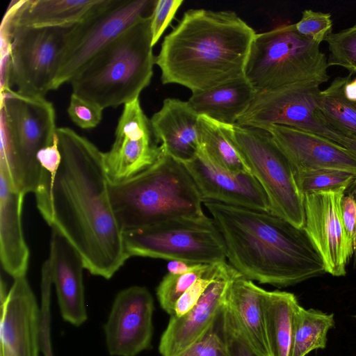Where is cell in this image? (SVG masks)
<instances>
[{"label": "cell", "mask_w": 356, "mask_h": 356, "mask_svg": "<svg viewBox=\"0 0 356 356\" xmlns=\"http://www.w3.org/2000/svg\"><path fill=\"white\" fill-rule=\"evenodd\" d=\"M295 179L302 195L321 191L349 187L356 181V175L350 172L321 168L295 172Z\"/></svg>", "instance_id": "30"}, {"label": "cell", "mask_w": 356, "mask_h": 356, "mask_svg": "<svg viewBox=\"0 0 356 356\" xmlns=\"http://www.w3.org/2000/svg\"><path fill=\"white\" fill-rule=\"evenodd\" d=\"M204 264L172 260L168 264V273L174 275L185 274L202 268Z\"/></svg>", "instance_id": "42"}, {"label": "cell", "mask_w": 356, "mask_h": 356, "mask_svg": "<svg viewBox=\"0 0 356 356\" xmlns=\"http://www.w3.org/2000/svg\"><path fill=\"white\" fill-rule=\"evenodd\" d=\"M209 264L185 274L168 273L156 289V296L161 308L170 316L179 298L203 275Z\"/></svg>", "instance_id": "33"}, {"label": "cell", "mask_w": 356, "mask_h": 356, "mask_svg": "<svg viewBox=\"0 0 356 356\" xmlns=\"http://www.w3.org/2000/svg\"><path fill=\"white\" fill-rule=\"evenodd\" d=\"M203 204L223 239L230 265L242 277L286 287L326 273L303 228L271 212L213 200Z\"/></svg>", "instance_id": "2"}, {"label": "cell", "mask_w": 356, "mask_h": 356, "mask_svg": "<svg viewBox=\"0 0 356 356\" xmlns=\"http://www.w3.org/2000/svg\"><path fill=\"white\" fill-rule=\"evenodd\" d=\"M51 228L48 260L60 314L65 321L79 326L88 318L83 280L84 264L67 238L56 228Z\"/></svg>", "instance_id": "20"}, {"label": "cell", "mask_w": 356, "mask_h": 356, "mask_svg": "<svg viewBox=\"0 0 356 356\" xmlns=\"http://www.w3.org/2000/svg\"><path fill=\"white\" fill-rule=\"evenodd\" d=\"M204 200L273 213L264 189L250 172L233 173L213 164L201 151L182 163Z\"/></svg>", "instance_id": "18"}, {"label": "cell", "mask_w": 356, "mask_h": 356, "mask_svg": "<svg viewBox=\"0 0 356 356\" xmlns=\"http://www.w3.org/2000/svg\"><path fill=\"white\" fill-rule=\"evenodd\" d=\"M344 93L348 99L356 102V78L353 79H351L346 84Z\"/></svg>", "instance_id": "44"}, {"label": "cell", "mask_w": 356, "mask_h": 356, "mask_svg": "<svg viewBox=\"0 0 356 356\" xmlns=\"http://www.w3.org/2000/svg\"><path fill=\"white\" fill-rule=\"evenodd\" d=\"M224 356H259L250 346L238 320L226 305L219 316Z\"/></svg>", "instance_id": "32"}, {"label": "cell", "mask_w": 356, "mask_h": 356, "mask_svg": "<svg viewBox=\"0 0 356 356\" xmlns=\"http://www.w3.org/2000/svg\"><path fill=\"white\" fill-rule=\"evenodd\" d=\"M351 74L336 77L318 95L319 111L326 124L343 136L356 138V102L348 99L344 93Z\"/></svg>", "instance_id": "28"}, {"label": "cell", "mask_w": 356, "mask_h": 356, "mask_svg": "<svg viewBox=\"0 0 356 356\" xmlns=\"http://www.w3.org/2000/svg\"><path fill=\"white\" fill-rule=\"evenodd\" d=\"M151 15L101 49L70 82L72 93L102 108L138 99L153 75Z\"/></svg>", "instance_id": "5"}, {"label": "cell", "mask_w": 356, "mask_h": 356, "mask_svg": "<svg viewBox=\"0 0 356 356\" xmlns=\"http://www.w3.org/2000/svg\"><path fill=\"white\" fill-rule=\"evenodd\" d=\"M158 143L139 99L124 104L114 143L109 151L104 152L108 181L124 182L152 166L162 152Z\"/></svg>", "instance_id": "14"}, {"label": "cell", "mask_w": 356, "mask_h": 356, "mask_svg": "<svg viewBox=\"0 0 356 356\" xmlns=\"http://www.w3.org/2000/svg\"><path fill=\"white\" fill-rule=\"evenodd\" d=\"M214 328L179 356H224L222 339Z\"/></svg>", "instance_id": "39"}, {"label": "cell", "mask_w": 356, "mask_h": 356, "mask_svg": "<svg viewBox=\"0 0 356 356\" xmlns=\"http://www.w3.org/2000/svg\"><path fill=\"white\" fill-rule=\"evenodd\" d=\"M330 51L327 65L345 68L356 74V22L346 29L332 33L325 40Z\"/></svg>", "instance_id": "31"}, {"label": "cell", "mask_w": 356, "mask_h": 356, "mask_svg": "<svg viewBox=\"0 0 356 356\" xmlns=\"http://www.w3.org/2000/svg\"><path fill=\"white\" fill-rule=\"evenodd\" d=\"M337 143L346 147L356 157V138L341 136Z\"/></svg>", "instance_id": "43"}, {"label": "cell", "mask_w": 356, "mask_h": 356, "mask_svg": "<svg viewBox=\"0 0 356 356\" xmlns=\"http://www.w3.org/2000/svg\"><path fill=\"white\" fill-rule=\"evenodd\" d=\"M1 113L0 167L8 170L16 190L35 193L41 173L38 154L56 134L54 107L44 97L8 89L1 92Z\"/></svg>", "instance_id": "6"}, {"label": "cell", "mask_w": 356, "mask_h": 356, "mask_svg": "<svg viewBox=\"0 0 356 356\" xmlns=\"http://www.w3.org/2000/svg\"><path fill=\"white\" fill-rule=\"evenodd\" d=\"M239 276L241 274L225 261L216 279L193 307L181 316H170L159 342L161 356H179L215 327L228 289Z\"/></svg>", "instance_id": "16"}, {"label": "cell", "mask_w": 356, "mask_h": 356, "mask_svg": "<svg viewBox=\"0 0 356 356\" xmlns=\"http://www.w3.org/2000/svg\"><path fill=\"white\" fill-rule=\"evenodd\" d=\"M156 1L99 0L67 33L51 90L72 79L106 45L153 10Z\"/></svg>", "instance_id": "10"}, {"label": "cell", "mask_w": 356, "mask_h": 356, "mask_svg": "<svg viewBox=\"0 0 356 356\" xmlns=\"http://www.w3.org/2000/svg\"><path fill=\"white\" fill-rule=\"evenodd\" d=\"M263 291L252 280L239 276L228 289L226 305L236 316L254 351L259 356H271L261 304Z\"/></svg>", "instance_id": "24"}, {"label": "cell", "mask_w": 356, "mask_h": 356, "mask_svg": "<svg viewBox=\"0 0 356 356\" xmlns=\"http://www.w3.org/2000/svg\"><path fill=\"white\" fill-rule=\"evenodd\" d=\"M56 136L61 161L47 223L75 248L86 269L110 279L129 257L109 199L104 152L69 127L57 128Z\"/></svg>", "instance_id": "1"}, {"label": "cell", "mask_w": 356, "mask_h": 356, "mask_svg": "<svg viewBox=\"0 0 356 356\" xmlns=\"http://www.w3.org/2000/svg\"><path fill=\"white\" fill-rule=\"evenodd\" d=\"M24 196L14 188L8 170L0 168V257L14 279L26 275L29 258L22 225Z\"/></svg>", "instance_id": "22"}, {"label": "cell", "mask_w": 356, "mask_h": 356, "mask_svg": "<svg viewBox=\"0 0 356 356\" xmlns=\"http://www.w3.org/2000/svg\"><path fill=\"white\" fill-rule=\"evenodd\" d=\"M225 262L209 265L203 275L179 298L173 316H181L195 306L208 286L216 279Z\"/></svg>", "instance_id": "36"}, {"label": "cell", "mask_w": 356, "mask_h": 356, "mask_svg": "<svg viewBox=\"0 0 356 356\" xmlns=\"http://www.w3.org/2000/svg\"><path fill=\"white\" fill-rule=\"evenodd\" d=\"M108 191L122 232L205 215L202 198L187 169L163 150L146 170L122 183L108 182Z\"/></svg>", "instance_id": "4"}, {"label": "cell", "mask_w": 356, "mask_h": 356, "mask_svg": "<svg viewBox=\"0 0 356 356\" xmlns=\"http://www.w3.org/2000/svg\"><path fill=\"white\" fill-rule=\"evenodd\" d=\"M37 159L42 169L48 172L56 174L61 161L56 134L51 145L39 151Z\"/></svg>", "instance_id": "41"}, {"label": "cell", "mask_w": 356, "mask_h": 356, "mask_svg": "<svg viewBox=\"0 0 356 356\" xmlns=\"http://www.w3.org/2000/svg\"><path fill=\"white\" fill-rule=\"evenodd\" d=\"M321 85L318 81H311L256 92L236 124L257 128L283 125L312 132L337 143L342 135L326 124L318 109Z\"/></svg>", "instance_id": "12"}, {"label": "cell", "mask_w": 356, "mask_h": 356, "mask_svg": "<svg viewBox=\"0 0 356 356\" xmlns=\"http://www.w3.org/2000/svg\"><path fill=\"white\" fill-rule=\"evenodd\" d=\"M154 299L144 286L120 291L104 325L108 351L113 356H136L149 349L153 335Z\"/></svg>", "instance_id": "15"}, {"label": "cell", "mask_w": 356, "mask_h": 356, "mask_svg": "<svg viewBox=\"0 0 356 356\" xmlns=\"http://www.w3.org/2000/svg\"><path fill=\"white\" fill-rule=\"evenodd\" d=\"M349 191H350L355 196L356 200V181L348 189ZM353 248H354V259H353V268L355 270H356V229L355 233L353 238Z\"/></svg>", "instance_id": "45"}, {"label": "cell", "mask_w": 356, "mask_h": 356, "mask_svg": "<svg viewBox=\"0 0 356 356\" xmlns=\"http://www.w3.org/2000/svg\"><path fill=\"white\" fill-rule=\"evenodd\" d=\"M0 356H39L40 307L25 276L1 296Z\"/></svg>", "instance_id": "17"}, {"label": "cell", "mask_w": 356, "mask_h": 356, "mask_svg": "<svg viewBox=\"0 0 356 356\" xmlns=\"http://www.w3.org/2000/svg\"><path fill=\"white\" fill-rule=\"evenodd\" d=\"M348 189L342 186L303 195V229L321 257L326 273L335 277L346 275L354 254L341 213V200Z\"/></svg>", "instance_id": "13"}, {"label": "cell", "mask_w": 356, "mask_h": 356, "mask_svg": "<svg viewBox=\"0 0 356 356\" xmlns=\"http://www.w3.org/2000/svg\"><path fill=\"white\" fill-rule=\"evenodd\" d=\"M198 118L188 101L166 98L149 120L161 149L184 163L194 159L202 149Z\"/></svg>", "instance_id": "21"}, {"label": "cell", "mask_w": 356, "mask_h": 356, "mask_svg": "<svg viewBox=\"0 0 356 356\" xmlns=\"http://www.w3.org/2000/svg\"><path fill=\"white\" fill-rule=\"evenodd\" d=\"M183 2V0L156 1L151 13L150 30L152 46L160 39Z\"/></svg>", "instance_id": "38"}, {"label": "cell", "mask_w": 356, "mask_h": 356, "mask_svg": "<svg viewBox=\"0 0 356 356\" xmlns=\"http://www.w3.org/2000/svg\"><path fill=\"white\" fill-rule=\"evenodd\" d=\"M50 266L47 259L41 270V304L40 307V350L44 356H54L50 334V298L52 284Z\"/></svg>", "instance_id": "35"}, {"label": "cell", "mask_w": 356, "mask_h": 356, "mask_svg": "<svg viewBox=\"0 0 356 356\" xmlns=\"http://www.w3.org/2000/svg\"><path fill=\"white\" fill-rule=\"evenodd\" d=\"M266 337L271 356H291L294 314L299 305L293 293L263 291Z\"/></svg>", "instance_id": "26"}, {"label": "cell", "mask_w": 356, "mask_h": 356, "mask_svg": "<svg viewBox=\"0 0 356 356\" xmlns=\"http://www.w3.org/2000/svg\"><path fill=\"white\" fill-rule=\"evenodd\" d=\"M297 32L305 38L321 44L332 33L333 22L329 13L305 9L296 24Z\"/></svg>", "instance_id": "34"}, {"label": "cell", "mask_w": 356, "mask_h": 356, "mask_svg": "<svg viewBox=\"0 0 356 356\" xmlns=\"http://www.w3.org/2000/svg\"><path fill=\"white\" fill-rule=\"evenodd\" d=\"M230 137L270 202L273 213L298 228L305 225L303 195L290 161L266 129L232 125Z\"/></svg>", "instance_id": "9"}, {"label": "cell", "mask_w": 356, "mask_h": 356, "mask_svg": "<svg viewBox=\"0 0 356 356\" xmlns=\"http://www.w3.org/2000/svg\"><path fill=\"white\" fill-rule=\"evenodd\" d=\"M202 150L215 165L233 173L251 171L230 137L232 125L199 115Z\"/></svg>", "instance_id": "27"}, {"label": "cell", "mask_w": 356, "mask_h": 356, "mask_svg": "<svg viewBox=\"0 0 356 356\" xmlns=\"http://www.w3.org/2000/svg\"><path fill=\"white\" fill-rule=\"evenodd\" d=\"M334 325V314L297 307L293 320L291 356H306L325 348L328 330Z\"/></svg>", "instance_id": "29"}, {"label": "cell", "mask_w": 356, "mask_h": 356, "mask_svg": "<svg viewBox=\"0 0 356 356\" xmlns=\"http://www.w3.org/2000/svg\"><path fill=\"white\" fill-rule=\"evenodd\" d=\"M70 28L13 26L11 88L15 87V91L22 95L38 97H44L51 90Z\"/></svg>", "instance_id": "11"}, {"label": "cell", "mask_w": 356, "mask_h": 356, "mask_svg": "<svg viewBox=\"0 0 356 356\" xmlns=\"http://www.w3.org/2000/svg\"><path fill=\"white\" fill-rule=\"evenodd\" d=\"M129 257H147L211 264L225 261L223 239L212 218L183 217L123 232Z\"/></svg>", "instance_id": "8"}, {"label": "cell", "mask_w": 356, "mask_h": 356, "mask_svg": "<svg viewBox=\"0 0 356 356\" xmlns=\"http://www.w3.org/2000/svg\"><path fill=\"white\" fill-rule=\"evenodd\" d=\"M103 108L74 93L70 97L67 113L73 122L83 129L96 127L102 120Z\"/></svg>", "instance_id": "37"}, {"label": "cell", "mask_w": 356, "mask_h": 356, "mask_svg": "<svg viewBox=\"0 0 356 356\" xmlns=\"http://www.w3.org/2000/svg\"><path fill=\"white\" fill-rule=\"evenodd\" d=\"M99 0H25L15 13L13 26L70 28Z\"/></svg>", "instance_id": "25"}, {"label": "cell", "mask_w": 356, "mask_h": 356, "mask_svg": "<svg viewBox=\"0 0 356 356\" xmlns=\"http://www.w3.org/2000/svg\"><path fill=\"white\" fill-rule=\"evenodd\" d=\"M327 58L320 44L300 35L294 24L256 33L245 67V77L256 92L316 81L330 76Z\"/></svg>", "instance_id": "7"}, {"label": "cell", "mask_w": 356, "mask_h": 356, "mask_svg": "<svg viewBox=\"0 0 356 356\" xmlns=\"http://www.w3.org/2000/svg\"><path fill=\"white\" fill-rule=\"evenodd\" d=\"M341 213L343 226L348 238L353 243L356 229V200L349 191L341 200Z\"/></svg>", "instance_id": "40"}, {"label": "cell", "mask_w": 356, "mask_h": 356, "mask_svg": "<svg viewBox=\"0 0 356 356\" xmlns=\"http://www.w3.org/2000/svg\"><path fill=\"white\" fill-rule=\"evenodd\" d=\"M255 94L247 79L242 76L207 90L193 92L188 102L198 115L234 125L248 110Z\"/></svg>", "instance_id": "23"}, {"label": "cell", "mask_w": 356, "mask_h": 356, "mask_svg": "<svg viewBox=\"0 0 356 356\" xmlns=\"http://www.w3.org/2000/svg\"><path fill=\"white\" fill-rule=\"evenodd\" d=\"M255 34L234 12L188 10L156 57L162 83L183 86L193 93L245 76Z\"/></svg>", "instance_id": "3"}, {"label": "cell", "mask_w": 356, "mask_h": 356, "mask_svg": "<svg viewBox=\"0 0 356 356\" xmlns=\"http://www.w3.org/2000/svg\"><path fill=\"white\" fill-rule=\"evenodd\" d=\"M286 154L295 172L333 168L356 175V157L342 145L322 136L278 124L264 128Z\"/></svg>", "instance_id": "19"}]
</instances>
